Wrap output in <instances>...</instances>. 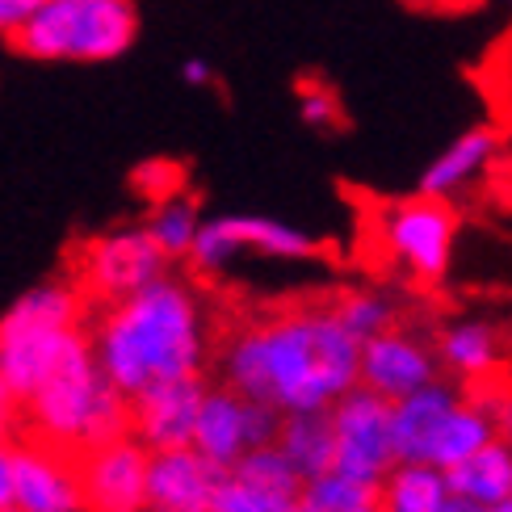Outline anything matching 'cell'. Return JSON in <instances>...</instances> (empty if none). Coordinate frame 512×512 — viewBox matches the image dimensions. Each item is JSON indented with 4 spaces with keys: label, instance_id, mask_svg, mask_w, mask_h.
<instances>
[{
    "label": "cell",
    "instance_id": "cell-1",
    "mask_svg": "<svg viewBox=\"0 0 512 512\" xmlns=\"http://www.w3.org/2000/svg\"><path fill=\"white\" fill-rule=\"evenodd\" d=\"M223 387L282 416L332 412L361 387V345L328 307H290L227 336Z\"/></svg>",
    "mask_w": 512,
    "mask_h": 512
},
{
    "label": "cell",
    "instance_id": "cell-2",
    "mask_svg": "<svg viewBox=\"0 0 512 512\" xmlns=\"http://www.w3.org/2000/svg\"><path fill=\"white\" fill-rule=\"evenodd\" d=\"M101 374L126 403L173 382H194L206 366V315L202 298L185 277H160L156 286L101 307L89 319Z\"/></svg>",
    "mask_w": 512,
    "mask_h": 512
},
{
    "label": "cell",
    "instance_id": "cell-3",
    "mask_svg": "<svg viewBox=\"0 0 512 512\" xmlns=\"http://www.w3.org/2000/svg\"><path fill=\"white\" fill-rule=\"evenodd\" d=\"M17 437L42 441L76 462L84 454L101 450V445L131 437V403L101 374L97 353H93V336H84L47 374V382L21 403V433Z\"/></svg>",
    "mask_w": 512,
    "mask_h": 512
},
{
    "label": "cell",
    "instance_id": "cell-4",
    "mask_svg": "<svg viewBox=\"0 0 512 512\" xmlns=\"http://www.w3.org/2000/svg\"><path fill=\"white\" fill-rule=\"evenodd\" d=\"M93 307L76 282H42L0 315V370L17 403H26L47 374L89 336Z\"/></svg>",
    "mask_w": 512,
    "mask_h": 512
},
{
    "label": "cell",
    "instance_id": "cell-5",
    "mask_svg": "<svg viewBox=\"0 0 512 512\" xmlns=\"http://www.w3.org/2000/svg\"><path fill=\"white\" fill-rule=\"evenodd\" d=\"M139 13L131 0H47L13 38V51L42 63H105L131 51Z\"/></svg>",
    "mask_w": 512,
    "mask_h": 512
},
{
    "label": "cell",
    "instance_id": "cell-6",
    "mask_svg": "<svg viewBox=\"0 0 512 512\" xmlns=\"http://www.w3.org/2000/svg\"><path fill=\"white\" fill-rule=\"evenodd\" d=\"M374 240L382 256L420 286H437L454 265L458 215L450 202L437 198H391L374 210Z\"/></svg>",
    "mask_w": 512,
    "mask_h": 512
},
{
    "label": "cell",
    "instance_id": "cell-7",
    "mask_svg": "<svg viewBox=\"0 0 512 512\" xmlns=\"http://www.w3.org/2000/svg\"><path fill=\"white\" fill-rule=\"evenodd\" d=\"M160 277H168V256L147 236V227H118L84 240L72 261V282L97 311L143 294Z\"/></svg>",
    "mask_w": 512,
    "mask_h": 512
},
{
    "label": "cell",
    "instance_id": "cell-8",
    "mask_svg": "<svg viewBox=\"0 0 512 512\" xmlns=\"http://www.w3.org/2000/svg\"><path fill=\"white\" fill-rule=\"evenodd\" d=\"M256 252L269 256V261H311V256L324 252L311 231L290 227L282 219H265V215H215L206 219L198 231V244L189 252V269L194 277H215L223 273L236 256Z\"/></svg>",
    "mask_w": 512,
    "mask_h": 512
},
{
    "label": "cell",
    "instance_id": "cell-9",
    "mask_svg": "<svg viewBox=\"0 0 512 512\" xmlns=\"http://www.w3.org/2000/svg\"><path fill=\"white\" fill-rule=\"evenodd\" d=\"M336 429V475L382 487L395 466V403L357 387L332 408Z\"/></svg>",
    "mask_w": 512,
    "mask_h": 512
},
{
    "label": "cell",
    "instance_id": "cell-10",
    "mask_svg": "<svg viewBox=\"0 0 512 512\" xmlns=\"http://www.w3.org/2000/svg\"><path fill=\"white\" fill-rule=\"evenodd\" d=\"M282 420H286L282 412L265 408V403H252V399L236 395L231 387H210L206 399H202L194 450H198L210 466H219V471H231V466H240L252 450L277 445Z\"/></svg>",
    "mask_w": 512,
    "mask_h": 512
},
{
    "label": "cell",
    "instance_id": "cell-11",
    "mask_svg": "<svg viewBox=\"0 0 512 512\" xmlns=\"http://www.w3.org/2000/svg\"><path fill=\"white\" fill-rule=\"evenodd\" d=\"M13 512H89L80 462L42 441L13 445Z\"/></svg>",
    "mask_w": 512,
    "mask_h": 512
},
{
    "label": "cell",
    "instance_id": "cell-12",
    "mask_svg": "<svg viewBox=\"0 0 512 512\" xmlns=\"http://www.w3.org/2000/svg\"><path fill=\"white\" fill-rule=\"evenodd\" d=\"M441 378L437 345L408 328H391L361 345V387L382 395L387 403H399Z\"/></svg>",
    "mask_w": 512,
    "mask_h": 512
},
{
    "label": "cell",
    "instance_id": "cell-13",
    "mask_svg": "<svg viewBox=\"0 0 512 512\" xmlns=\"http://www.w3.org/2000/svg\"><path fill=\"white\" fill-rule=\"evenodd\" d=\"M147 471L152 450L135 437L110 441L80 458V483L89 512H147Z\"/></svg>",
    "mask_w": 512,
    "mask_h": 512
},
{
    "label": "cell",
    "instance_id": "cell-14",
    "mask_svg": "<svg viewBox=\"0 0 512 512\" xmlns=\"http://www.w3.org/2000/svg\"><path fill=\"white\" fill-rule=\"evenodd\" d=\"M206 382H173L152 395H143L131 403V437L147 445L152 454H173V450H194V433H198V416H202V399H206Z\"/></svg>",
    "mask_w": 512,
    "mask_h": 512
},
{
    "label": "cell",
    "instance_id": "cell-15",
    "mask_svg": "<svg viewBox=\"0 0 512 512\" xmlns=\"http://www.w3.org/2000/svg\"><path fill=\"white\" fill-rule=\"evenodd\" d=\"M227 471L210 466L198 450L152 454L147 471V512H215V496Z\"/></svg>",
    "mask_w": 512,
    "mask_h": 512
},
{
    "label": "cell",
    "instance_id": "cell-16",
    "mask_svg": "<svg viewBox=\"0 0 512 512\" xmlns=\"http://www.w3.org/2000/svg\"><path fill=\"white\" fill-rule=\"evenodd\" d=\"M437 361L441 370L450 374L458 387H483V382H496L508 357V336L492 319H454L437 332Z\"/></svg>",
    "mask_w": 512,
    "mask_h": 512
},
{
    "label": "cell",
    "instance_id": "cell-17",
    "mask_svg": "<svg viewBox=\"0 0 512 512\" xmlns=\"http://www.w3.org/2000/svg\"><path fill=\"white\" fill-rule=\"evenodd\" d=\"M500 147H504V131H500V126H492V122L466 126V131L450 147H441V152L433 156V164L420 173L416 194L437 198V202H454L462 189H471L487 173V168L496 164Z\"/></svg>",
    "mask_w": 512,
    "mask_h": 512
},
{
    "label": "cell",
    "instance_id": "cell-18",
    "mask_svg": "<svg viewBox=\"0 0 512 512\" xmlns=\"http://www.w3.org/2000/svg\"><path fill=\"white\" fill-rule=\"evenodd\" d=\"M462 399H466V387H458L450 378H437L433 387L399 399L395 403V454H399V462L429 466V454L445 429V420L462 408Z\"/></svg>",
    "mask_w": 512,
    "mask_h": 512
},
{
    "label": "cell",
    "instance_id": "cell-19",
    "mask_svg": "<svg viewBox=\"0 0 512 512\" xmlns=\"http://www.w3.org/2000/svg\"><path fill=\"white\" fill-rule=\"evenodd\" d=\"M277 450L286 454V462L298 471L303 483H315L336 471V429L332 412H303L286 416L282 433H277Z\"/></svg>",
    "mask_w": 512,
    "mask_h": 512
},
{
    "label": "cell",
    "instance_id": "cell-20",
    "mask_svg": "<svg viewBox=\"0 0 512 512\" xmlns=\"http://www.w3.org/2000/svg\"><path fill=\"white\" fill-rule=\"evenodd\" d=\"M450 479V492L475 508H496L504 500H512V445L508 441H492L487 450H479L475 458H466L454 471H445Z\"/></svg>",
    "mask_w": 512,
    "mask_h": 512
},
{
    "label": "cell",
    "instance_id": "cell-21",
    "mask_svg": "<svg viewBox=\"0 0 512 512\" xmlns=\"http://www.w3.org/2000/svg\"><path fill=\"white\" fill-rule=\"evenodd\" d=\"M378 492H382V512H445V504L454 500L445 471L420 462H399L382 479Z\"/></svg>",
    "mask_w": 512,
    "mask_h": 512
},
{
    "label": "cell",
    "instance_id": "cell-22",
    "mask_svg": "<svg viewBox=\"0 0 512 512\" xmlns=\"http://www.w3.org/2000/svg\"><path fill=\"white\" fill-rule=\"evenodd\" d=\"M492 441H496L492 412L466 395L462 408L450 420H445V429H441L433 454H429V466H437V471H454V466H462L466 458H475L479 450H487Z\"/></svg>",
    "mask_w": 512,
    "mask_h": 512
},
{
    "label": "cell",
    "instance_id": "cell-23",
    "mask_svg": "<svg viewBox=\"0 0 512 512\" xmlns=\"http://www.w3.org/2000/svg\"><path fill=\"white\" fill-rule=\"evenodd\" d=\"M332 315L340 319V328H345L357 345H370L374 336L399 328L395 298L382 290H340L332 298Z\"/></svg>",
    "mask_w": 512,
    "mask_h": 512
},
{
    "label": "cell",
    "instance_id": "cell-24",
    "mask_svg": "<svg viewBox=\"0 0 512 512\" xmlns=\"http://www.w3.org/2000/svg\"><path fill=\"white\" fill-rule=\"evenodd\" d=\"M202 210L198 202L181 194V198H168L160 206H152V215H147V236L156 240V248L168 256V261H189V252L198 244V231H202Z\"/></svg>",
    "mask_w": 512,
    "mask_h": 512
},
{
    "label": "cell",
    "instance_id": "cell-25",
    "mask_svg": "<svg viewBox=\"0 0 512 512\" xmlns=\"http://www.w3.org/2000/svg\"><path fill=\"white\" fill-rule=\"evenodd\" d=\"M294 512H382V492L374 483H357L332 471L303 487V500Z\"/></svg>",
    "mask_w": 512,
    "mask_h": 512
},
{
    "label": "cell",
    "instance_id": "cell-26",
    "mask_svg": "<svg viewBox=\"0 0 512 512\" xmlns=\"http://www.w3.org/2000/svg\"><path fill=\"white\" fill-rule=\"evenodd\" d=\"M303 496H277V492H265L240 475H223L219 483V496H215V512H294Z\"/></svg>",
    "mask_w": 512,
    "mask_h": 512
},
{
    "label": "cell",
    "instance_id": "cell-27",
    "mask_svg": "<svg viewBox=\"0 0 512 512\" xmlns=\"http://www.w3.org/2000/svg\"><path fill=\"white\" fill-rule=\"evenodd\" d=\"M135 194H143L152 206L168 202V198H181L185 194V168L177 160H147L131 173Z\"/></svg>",
    "mask_w": 512,
    "mask_h": 512
},
{
    "label": "cell",
    "instance_id": "cell-28",
    "mask_svg": "<svg viewBox=\"0 0 512 512\" xmlns=\"http://www.w3.org/2000/svg\"><path fill=\"white\" fill-rule=\"evenodd\" d=\"M298 118H303L311 131H336L345 114H340V97L319 80H303L298 84Z\"/></svg>",
    "mask_w": 512,
    "mask_h": 512
},
{
    "label": "cell",
    "instance_id": "cell-29",
    "mask_svg": "<svg viewBox=\"0 0 512 512\" xmlns=\"http://www.w3.org/2000/svg\"><path fill=\"white\" fill-rule=\"evenodd\" d=\"M47 0H0V38H13Z\"/></svg>",
    "mask_w": 512,
    "mask_h": 512
},
{
    "label": "cell",
    "instance_id": "cell-30",
    "mask_svg": "<svg viewBox=\"0 0 512 512\" xmlns=\"http://www.w3.org/2000/svg\"><path fill=\"white\" fill-rule=\"evenodd\" d=\"M21 433V403L9 387L5 370H0V437H17Z\"/></svg>",
    "mask_w": 512,
    "mask_h": 512
},
{
    "label": "cell",
    "instance_id": "cell-31",
    "mask_svg": "<svg viewBox=\"0 0 512 512\" xmlns=\"http://www.w3.org/2000/svg\"><path fill=\"white\" fill-rule=\"evenodd\" d=\"M13 445L17 437H0V512H13Z\"/></svg>",
    "mask_w": 512,
    "mask_h": 512
},
{
    "label": "cell",
    "instance_id": "cell-32",
    "mask_svg": "<svg viewBox=\"0 0 512 512\" xmlns=\"http://www.w3.org/2000/svg\"><path fill=\"white\" fill-rule=\"evenodd\" d=\"M181 80H185V84H210V63L189 59L185 68H181Z\"/></svg>",
    "mask_w": 512,
    "mask_h": 512
},
{
    "label": "cell",
    "instance_id": "cell-33",
    "mask_svg": "<svg viewBox=\"0 0 512 512\" xmlns=\"http://www.w3.org/2000/svg\"><path fill=\"white\" fill-rule=\"evenodd\" d=\"M445 512H479V508H475V504H466V500H458V496H454L450 504H445Z\"/></svg>",
    "mask_w": 512,
    "mask_h": 512
},
{
    "label": "cell",
    "instance_id": "cell-34",
    "mask_svg": "<svg viewBox=\"0 0 512 512\" xmlns=\"http://www.w3.org/2000/svg\"><path fill=\"white\" fill-rule=\"evenodd\" d=\"M479 512H512V500H504V504H496V508H479Z\"/></svg>",
    "mask_w": 512,
    "mask_h": 512
}]
</instances>
